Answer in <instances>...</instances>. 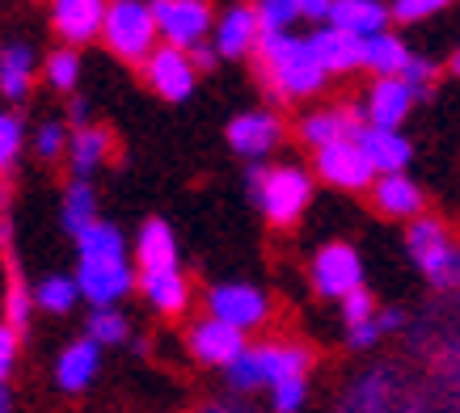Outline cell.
<instances>
[{"label":"cell","mask_w":460,"mask_h":413,"mask_svg":"<svg viewBox=\"0 0 460 413\" xmlns=\"http://www.w3.org/2000/svg\"><path fill=\"white\" fill-rule=\"evenodd\" d=\"M136 266L140 275H161V270H178V236L165 220H144L136 233Z\"/></svg>","instance_id":"23"},{"label":"cell","mask_w":460,"mask_h":413,"mask_svg":"<svg viewBox=\"0 0 460 413\" xmlns=\"http://www.w3.org/2000/svg\"><path fill=\"white\" fill-rule=\"evenodd\" d=\"M376 325H380V333H397V330H405V312L402 308H380Z\"/></svg>","instance_id":"45"},{"label":"cell","mask_w":460,"mask_h":413,"mask_svg":"<svg viewBox=\"0 0 460 413\" xmlns=\"http://www.w3.org/2000/svg\"><path fill=\"white\" fill-rule=\"evenodd\" d=\"M410 59H414V51H410V42H405L397 30H385V34L363 42V72H372V81H380V76H402Z\"/></svg>","instance_id":"25"},{"label":"cell","mask_w":460,"mask_h":413,"mask_svg":"<svg viewBox=\"0 0 460 413\" xmlns=\"http://www.w3.org/2000/svg\"><path fill=\"white\" fill-rule=\"evenodd\" d=\"M84 119H89V101H84V97H72V123L84 127Z\"/></svg>","instance_id":"47"},{"label":"cell","mask_w":460,"mask_h":413,"mask_svg":"<svg viewBox=\"0 0 460 413\" xmlns=\"http://www.w3.org/2000/svg\"><path fill=\"white\" fill-rule=\"evenodd\" d=\"M250 194L270 228H292L313 203V173L305 165H250Z\"/></svg>","instance_id":"3"},{"label":"cell","mask_w":460,"mask_h":413,"mask_svg":"<svg viewBox=\"0 0 460 413\" xmlns=\"http://www.w3.org/2000/svg\"><path fill=\"white\" fill-rule=\"evenodd\" d=\"M313 51H317L325 76H350V72H363V42L355 34H342L334 26H317L308 34Z\"/></svg>","instance_id":"22"},{"label":"cell","mask_w":460,"mask_h":413,"mask_svg":"<svg viewBox=\"0 0 460 413\" xmlns=\"http://www.w3.org/2000/svg\"><path fill=\"white\" fill-rule=\"evenodd\" d=\"M111 0H51V26L64 39V47H84L102 39Z\"/></svg>","instance_id":"18"},{"label":"cell","mask_w":460,"mask_h":413,"mask_svg":"<svg viewBox=\"0 0 460 413\" xmlns=\"http://www.w3.org/2000/svg\"><path fill=\"white\" fill-rule=\"evenodd\" d=\"M380 317V312H376ZM385 333H380V325L372 321V325H359V330H347V346L350 350H367V346H376Z\"/></svg>","instance_id":"43"},{"label":"cell","mask_w":460,"mask_h":413,"mask_svg":"<svg viewBox=\"0 0 460 413\" xmlns=\"http://www.w3.org/2000/svg\"><path fill=\"white\" fill-rule=\"evenodd\" d=\"M81 300V287H76V275H42L34 283V303L42 312H68L72 303Z\"/></svg>","instance_id":"30"},{"label":"cell","mask_w":460,"mask_h":413,"mask_svg":"<svg viewBox=\"0 0 460 413\" xmlns=\"http://www.w3.org/2000/svg\"><path fill=\"white\" fill-rule=\"evenodd\" d=\"M372 206L380 215H389V220L410 224L419 215H427V194H422V186L410 173H389V178L372 181Z\"/></svg>","instance_id":"19"},{"label":"cell","mask_w":460,"mask_h":413,"mask_svg":"<svg viewBox=\"0 0 460 413\" xmlns=\"http://www.w3.org/2000/svg\"><path fill=\"white\" fill-rule=\"evenodd\" d=\"M313 173H317L325 186L350 190V194L372 190V181H376V169L367 165L359 139H342V144H330V148L313 152Z\"/></svg>","instance_id":"12"},{"label":"cell","mask_w":460,"mask_h":413,"mask_svg":"<svg viewBox=\"0 0 460 413\" xmlns=\"http://www.w3.org/2000/svg\"><path fill=\"white\" fill-rule=\"evenodd\" d=\"M102 42L119 59H127V64H144L161 47L153 4L148 0H111L106 26H102Z\"/></svg>","instance_id":"6"},{"label":"cell","mask_w":460,"mask_h":413,"mask_svg":"<svg viewBox=\"0 0 460 413\" xmlns=\"http://www.w3.org/2000/svg\"><path fill=\"white\" fill-rule=\"evenodd\" d=\"M111 156V131L106 127H93V123H84L72 131L68 139V165L76 178L89 181V173H98L102 161Z\"/></svg>","instance_id":"28"},{"label":"cell","mask_w":460,"mask_h":413,"mask_svg":"<svg viewBox=\"0 0 460 413\" xmlns=\"http://www.w3.org/2000/svg\"><path fill=\"white\" fill-rule=\"evenodd\" d=\"M258 68H262V84L279 101H308L330 84L308 34H296V30L292 34H262Z\"/></svg>","instance_id":"2"},{"label":"cell","mask_w":460,"mask_h":413,"mask_svg":"<svg viewBox=\"0 0 460 413\" xmlns=\"http://www.w3.org/2000/svg\"><path fill=\"white\" fill-rule=\"evenodd\" d=\"M30 312H34V287H26L22 275L13 270V275H9V287H4V325L22 333Z\"/></svg>","instance_id":"34"},{"label":"cell","mask_w":460,"mask_h":413,"mask_svg":"<svg viewBox=\"0 0 460 413\" xmlns=\"http://www.w3.org/2000/svg\"><path fill=\"white\" fill-rule=\"evenodd\" d=\"M42 72H47V84H51V89H59V93H72V89H76V81H81V51L59 42L56 51L47 56Z\"/></svg>","instance_id":"32"},{"label":"cell","mask_w":460,"mask_h":413,"mask_svg":"<svg viewBox=\"0 0 460 413\" xmlns=\"http://www.w3.org/2000/svg\"><path fill=\"white\" fill-rule=\"evenodd\" d=\"M435 76H439V68H435V59H427V56H414L410 64H405V72H402V81L410 84V89H414L419 97L431 93Z\"/></svg>","instance_id":"40"},{"label":"cell","mask_w":460,"mask_h":413,"mask_svg":"<svg viewBox=\"0 0 460 413\" xmlns=\"http://www.w3.org/2000/svg\"><path fill=\"white\" fill-rule=\"evenodd\" d=\"M308 405V375L283 380L270 388V413H300Z\"/></svg>","instance_id":"37"},{"label":"cell","mask_w":460,"mask_h":413,"mask_svg":"<svg viewBox=\"0 0 460 413\" xmlns=\"http://www.w3.org/2000/svg\"><path fill=\"white\" fill-rule=\"evenodd\" d=\"M68 139H72V131L64 123H42L34 131V152H39L42 161H56L59 152H68Z\"/></svg>","instance_id":"39"},{"label":"cell","mask_w":460,"mask_h":413,"mask_svg":"<svg viewBox=\"0 0 460 413\" xmlns=\"http://www.w3.org/2000/svg\"><path fill=\"white\" fill-rule=\"evenodd\" d=\"M195 413H262V409H253L245 397H220V400H208V405H199Z\"/></svg>","instance_id":"42"},{"label":"cell","mask_w":460,"mask_h":413,"mask_svg":"<svg viewBox=\"0 0 460 413\" xmlns=\"http://www.w3.org/2000/svg\"><path fill=\"white\" fill-rule=\"evenodd\" d=\"M34 84V47L30 42H4L0 47V97L22 101Z\"/></svg>","instance_id":"27"},{"label":"cell","mask_w":460,"mask_h":413,"mask_svg":"<svg viewBox=\"0 0 460 413\" xmlns=\"http://www.w3.org/2000/svg\"><path fill=\"white\" fill-rule=\"evenodd\" d=\"M308 278H313V291L325 295V300H347L350 291L363 287V258L359 249L347 245V241H330L313 253L308 262Z\"/></svg>","instance_id":"9"},{"label":"cell","mask_w":460,"mask_h":413,"mask_svg":"<svg viewBox=\"0 0 460 413\" xmlns=\"http://www.w3.org/2000/svg\"><path fill=\"white\" fill-rule=\"evenodd\" d=\"M313 367V350L300 342H258L250 346L245 355L224 372L228 388H233V397H250L258 388H270L283 384V380H296V375H308Z\"/></svg>","instance_id":"4"},{"label":"cell","mask_w":460,"mask_h":413,"mask_svg":"<svg viewBox=\"0 0 460 413\" xmlns=\"http://www.w3.org/2000/svg\"><path fill=\"white\" fill-rule=\"evenodd\" d=\"M270 312H275L270 295L262 287H253V283H216L208 291V317L224 321V325H233L241 333L262 330Z\"/></svg>","instance_id":"10"},{"label":"cell","mask_w":460,"mask_h":413,"mask_svg":"<svg viewBox=\"0 0 460 413\" xmlns=\"http://www.w3.org/2000/svg\"><path fill=\"white\" fill-rule=\"evenodd\" d=\"M334 413H419V397L397 367H367L347 384Z\"/></svg>","instance_id":"7"},{"label":"cell","mask_w":460,"mask_h":413,"mask_svg":"<svg viewBox=\"0 0 460 413\" xmlns=\"http://www.w3.org/2000/svg\"><path fill=\"white\" fill-rule=\"evenodd\" d=\"M359 148L367 156V165L376 169V178H389V173H405L410 161H414V144L405 131H380V127H359Z\"/></svg>","instance_id":"21"},{"label":"cell","mask_w":460,"mask_h":413,"mask_svg":"<svg viewBox=\"0 0 460 413\" xmlns=\"http://www.w3.org/2000/svg\"><path fill=\"white\" fill-rule=\"evenodd\" d=\"M140 291L144 300L165 317H181L190 308V278L181 275V266L178 270H161V275H140Z\"/></svg>","instance_id":"26"},{"label":"cell","mask_w":460,"mask_h":413,"mask_svg":"<svg viewBox=\"0 0 460 413\" xmlns=\"http://www.w3.org/2000/svg\"><path fill=\"white\" fill-rule=\"evenodd\" d=\"M228 148L245 156L250 165H262L270 152L283 144V119L275 110H245L228 123Z\"/></svg>","instance_id":"14"},{"label":"cell","mask_w":460,"mask_h":413,"mask_svg":"<svg viewBox=\"0 0 460 413\" xmlns=\"http://www.w3.org/2000/svg\"><path fill=\"white\" fill-rule=\"evenodd\" d=\"M376 312H380V303H376V295H372L367 287L350 291L347 300H342V325H347V330L372 325V321H376Z\"/></svg>","instance_id":"38"},{"label":"cell","mask_w":460,"mask_h":413,"mask_svg":"<svg viewBox=\"0 0 460 413\" xmlns=\"http://www.w3.org/2000/svg\"><path fill=\"white\" fill-rule=\"evenodd\" d=\"M452 4H456V0H389L393 22H402V26H422V22L447 13Z\"/></svg>","instance_id":"36"},{"label":"cell","mask_w":460,"mask_h":413,"mask_svg":"<svg viewBox=\"0 0 460 413\" xmlns=\"http://www.w3.org/2000/svg\"><path fill=\"white\" fill-rule=\"evenodd\" d=\"M253 13L262 22V34H292L300 22V0H253Z\"/></svg>","instance_id":"33"},{"label":"cell","mask_w":460,"mask_h":413,"mask_svg":"<svg viewBox=\"0 0 460 413\" xmlns=\"http://www.w3.org/2000/svg\"><path fill=\"white\" fill-rule=\"evenodd\" d=\"M22 148H26V127H22V119H17L13 110H0V178L13 169Z\"/></svg>","instance_id":"35"},{"label":"cell","mask_w":460,"mask_h":413,"mask_svg":"<svg viewBox=\"0 0 460 413\" xmlns=\"http://www.w3.org/2000/svg\"><path fill=\"white\" fill-rule=\"evenodd\" d=\"M17 350H22V333L0 321V384H9V375L17 367Z\"/></svg>","instance_id":"41"},{"label":"cell","mask_w":460,"mask_h":413,"mask_svg":"<svg viewBox=\"0 0 460 413\" xmlns=\"http://www.w3.org/2000/svg\"><path fill=\"white\" fill-rule=\"evenodd\" d=\"M98 372H102V346L93 338L68 342L56 358V384L64 392H84V388L98 380Z\"/></svg>","instance_id":"24"},{"label":"cell","mask_w":460,"mask_h":413,"mask_svg":"<svg viewBox=\"0 0 460 413\" xmlns=\"http://www.w3.org/2000/svg\"><path fill=\"white\" fill-rule=\"evenodd\" d=\"M363 127V114L359 106H350V101H342V106H321V110H308L300 123H296V136H300V144H308L313 152L330 148V144H342V139H355Z\"/></svg>","instance_id":"17"},{"label":"cell","mask_w":460,"mask_h":413,"mask_svg":"<svg viewBox=\"0 0 460 413\" xmlns=\"http://www.w3.org/2000/svg\"><path fill=\"white\" fill-rule=\"evenodd\" d=\"M76 287L93 308H114L136 287V266L119 224L98 220L76 236Z\"/></svg>","instance_id":"1"},{"label":"cell","mask_w":460,"mask_h":413,"mask_svg":"<svg viewBox=\"0 0 460 413\" xmlns=\"http://www.w3.org/2000/svg\"><path fill=\"white\" fill-rule=\"evenodd\" d=\"M405 249L431 287L447 291L460 283V245L439 215H419L405 224Z\"/></svg>","instance_id":"5"},{"label":"cell","mask_w":460,"mask_h":413,"mask_svg":"<svg viewBox=\"0 0 460 413\" xmlns=\"http://www.w3.org/2000/svg\"><path fill=\"white\" fill-rule=\"evenodd\" d=\"M148 4H153L156 34L165 47L195 51V47L211 42V30H216L211 0H148Z\"/></svg>","instance_id":"8"},{"label":"cell","mask_w":460,"mask_h":413,"mask_svg":"<svg viewBox=\"0 0 460 413\" xmlns=\"http://www.w3.org/2000/svg\"><path fill=\"white\" fill-rule=\"evenodd\" d=\"M140 68H144V81L153 84V93L161 101H186L199 84V68L190 59V51H178V47H165V42L144 59Z\"/></svg>","instance_id":"13"},{"label":"cell","mask_w":460,"mask_h":413,"mask_svg":"<svg viewBox=\"0 0 460 413\" xmlns=\"http://www.w3.org/2000/svg\"><path fill=\"white\" fill-rule=\"evenodd\" d=\"M84 338H93L98 346H123L131 338V321L119 308H93L89 325H84Z\"/></svg>","instance_id":"31"},{"label":"cell","mask_w":460,"mask_h":413,"mask_svg":"<svg viewBox=\"0 0 460 413\" xmlns=\"http://www.w3.org/2000/svg\"><path fill=\"white\" fill-rule=\"evenodd\" d=\"M419 106V93L402 81V76H380V81H367L359 97V114L363 127H380V131H402V123L414 114Z\"/></svg>","instance_id":"11"},{"label":"cell","mask_w":460,"mask_h":413,"mask_svg":"<svg viewBox=\"0 0 460 413\" xmlns=\"http://www.w3.org/2000/svg\"><path fill=\"white\" fill-rule=\"evenodd\" d=\"M447 68H452V72H456V76H460V47H456V51H452V64H447Z\"/></svg>","instance_id":"49"},{"label":"cell","mask_w":460,"mask_h":413,"mask_svg":"<svg viewBox=\"0 0 460 413\" xmlns=\"http://www.w3.org/2000/svg\"><path fill=\"white\" fill-rule=\"evenodd\" d=\"M186 346H190V355H195L203 367H220V372H228V367L250 350L245 333L233 330V325H224V321H216V317H199L195 325H190V333H186Z\"/></svg>","instance_id":"15"},{"label":"cell","mask_w":460,"mask_h":413,"mask_svg":"<svg viewBox=\"0 0 460 413\" xmlns=\"http://www.w3.org/2000/svg\"><path fill=\"white\" fill-rule=\"evenodd\" d=\"M190 59H195V68H199V72H211L216 64H220V56H216V47H211V42L195 47V51H190Z\"/></svg>","instance_id":"46"},{"label":"cell","mask_w":460,"mask_h":413,"mask_svg":"<svg viewBox=\"0 0 460 413\" xmlns=\"http://www.w3.org/2000/svg\"><path fill=\"white\" fill-rule=\"evenodd\" d=\"M330 9H334V0H300V17L317 22V26L330 22Z\"/></svg>","instance_id":"44"},{"label":"cell","mask_w":460,"mask_h":413,"mask_svg":"<svg viewBox=\"0 0 460 413\" xmlns=\"http://www.w3.org/2000/svg\"><path fill=\"white\" fill-rule=\"evenodd\" d=\"M258 42H262V22H258V13H253V0L228 4V9L216 17L211 47H216V56H220V59L258 56Z\"/></svg>","instance_id":"16"},{"label":"cell","mask_w":460,"mask_h":413,"mask_svg":"<svg viewBox=\"0 0 460 413\" xmlns=\"http://www.w3.org/2000/svg\"><path fill=\"white\" fill-rule=\"evenodd\" d=\"M0 413H13V392H9V384H0Z\"/></svg>","instance_id":"48"},{"label":"cell","mask_w":460,"mask_h":413,"mask_svg":"<svg viewBox=\"0 0 460 413\" xmlns=\"http://www.w3.org/2000/svg\"><path fill=\"white\" fill-rule=\"evenodd\" d=\"M325 26L367 42V39H376V34H385V30H393V9H389V0H334Z\"/></svg>","instance_id":"20"},{"label":"cell","mask_w":460,"mask_h":413,"mask_svg":"<svg viewBox=\"0 0 460 413\" xmlns=\"http://www.w3.org/2000/svg\"><path fill=\"white\" fill-rule=\"evenodd\" d=\"M98 190H93V181L84 178H72L64 186V203H59V224H64V233L76 241V236L89 228V224H98Z\"/></svg>","instance_id":"29"}]
</instances>
